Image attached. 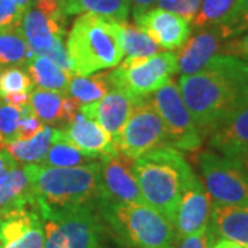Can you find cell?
I'll use <instances>...</instances> for the list:
<instances>
[{
  "label": "cell",
  "mask_w": 248,
  "mask_h": 248,
  "mask_svg": "<svg viewBox=\"0 0 248 248\" xmlns=\"http://www.w3.org/2000/svg\"><path fill=\"white\" fill-rule=\"evenodd\" d=\"M182 99L202 137L248 105V62L218 54L195 75L179 78Z\"/></svg>",
  "instance_id": "cell-1"
},
{
  "label": "cell",
  "mask_w": 248,
  "mask_h": 248,
  "mask_svg": "<svg viewBox=\"0 0 248 248\" xmlns=\"http://www.w3.org/2000/svg\"><path fill=\"white\" fill-rule=\"evenodd\" d=\"M131 171L145 203L174 221L182 190L195 174L182 153L171 146L157 148L131 160Z\"/></svg>",
  "instance_id": "cell-2"
},
{
  "label": "cell",
  "mask_w": 248,
  "mask_h": 248,
  "mask_svg": "<svg viewBox=\"0 0 248 248\" xmlns=\"http://www.w3.org/2000/svg\"><path fill=\"white\" fill-rule=\"evenodd\" d=\"M66 50L73 76H89L117 66L123 61L120 21L94 14H80L66 36Z\"/></svg>",
  "instance_id": "cell-3"
},
{
  "label": "cell",
  "mask_w": 248,
  "mask_h": 248,
  "mask_svg": "<svg viewBox=\"0 0 248 248\" xmlns=\"http://www.w3.org/2000/svg\"><path fill=\"white\" fill-rule=\"evenodd\" d=\"M37 210H61L93 205L99 199V163L78 167H46L27 164Z\"/></svg>",
  "instance_id": "cell-4"
},
{
  "label": "cell",
  "mask_w": 248,
  "mask_h": 248,
  "mask_svg": "<svg viewBox=\"0 0 248 248\" xmlns=\"http://www.w3.org/2000/svg\"><path fill=\"white\" fill-rule=\"evenodd\" d=\"M101 215L131 248H177L172 222L148 204L97 202Z\"/></svg>",
  "instance_id": "cell-5"
},
{
  "label": "cell",
  "mask_w": 248,
  "mask_h": 248,
  "mask_svg": "<svg viewBox=\"0 0 248 248\" xmlns=\"http://www.w3.org/2000/svg\"><path fill=\"white\" fill-rule=\"evenodd\" d=\"M177 72V54L164 51L151 57H125L109 72V80L112 89L122 90L135 102L151 97Z\"/></svg>",
  "instance_id": "cell-6"
},
{
  "label": "cell",
  "mask_w": 248,
  "mask_h": 248,
  "mask_svg": "<svg viewBox=\"0 0 248 248\" xmlns=\"http://www.w3.org/2000/svg\"><path fill=\"white\" fill-rule=\"evenodd\" d=\"M149 98L164 124L167 145L182 152L200 149L203 137L186 108L177 83L170 80Z\"/></svg>",
  "instance_id": "cell-7"
},
{
  "label": "cell",
  "mask_w": 248,
  "mask_h": 248,
  "mask_svg": "<svg viewBox=\"0 0 248 248\" xmlns=\"http://www.w3.org/2000/svg\"><path fill=\"white\" fill-rule=\"evenodd\" d=\"M115 145L122 156L131 160L138 159L157 148L169 146L164 124L152 105L151 98L134 102L131 113L116 138Z\"/></svg>",
  "instance_id": "cell-8"
},
{
  "label": "cell",
  "mask_w": 248,
  "mask_h": 248,
  "mask_svg": "<svg viewBox=\"0 0 248 248\" xmlns=\"http://www.w3.org/2000/svg\"><path fill=\"white\" fill-rule=\"evenodd\" d=\"M203 185L211 202L225 205H248V179L239 166L217 152L199 155Z\"/></svg>",
  "instance_id": "cell-9"
},
{
  "label": "cell",
  "mask_w": 248,
  "mask_h": 248,
  "mask_svg": "<svg viewBox=\"0 0 248 248\" xmlns=\"http://www.w3.org/2000/svg\"><path fill=\"white\" fill-rule=\"evenodd\" d=\"M99 200L109 203L146 204L131 171V159L120 153L99 157Z\"/></svg>",
  "instance_id": "cell-10"
},
{
  "label": "cell",
  "mask_w": 248,
  "mask_h": 248,
  "mask_svg": "<svg viewBox=\"0 0 248 248\" xmlns=\"http://www.w3.org/2000/svg\"><path fill=\"white\" fill-rule=\"evenodd\" d=\"M58 223L69 248H102V225L93 205H76L61 210H39Z\"/></svg>",
  "instance_id": "cell-11"
},
{
  "label": "cell",
  "mask_w": 248,
  "mask_h": 248,
  "mask_svg": "<svg viewBox=\"0 0 248 248\" xmlns=\"http://www.w3.org/2000/svg\"><path fill=\"white\" fill-rule=\"evenodd\" d=\"M211 208L213 202L204 187L203 181L193 174L182 190L172 221L177 241L205 231L210 226Z\"/></svg>",
  "instance_id": "cell-12"
},
{
  "label": "cell",
  "mask_w": 248,
  "mask_h": 248,
  "mask_svg": "<svg viewBox=\"0 0 248 248\" xmlns=\"http://www.w3.org/2000/svg\"><path fill=\"white\" fill-rule=\"evenodd\" d=\"M43 247V219L36 205L0 213V248Z\"/></svg>",
  "instance_id": "cell-13"
},
{
  "label": "cell",
  "mask_w": 248,
  "mask_h": 248,
  "mask_svg": "<svg viewBox=\"0 0 248 248\" xmlns=\"http://www.w3.org/2000/svg\"><path fill=\"white\" fill-rule=\"evenodd\" d=\"M134 21L160 48L169 51L181 48L192 35L189 21L159 7L134 17Z\"/></svg>",
  "instance_id": "cell-14"
},
{
  "label": "cell",
  "mask_w": 248,
  "mask_h": 248,
  "mask_svg": "<svg viewBox=\"0 0 248 248\" xmlns=\"http://www.w3.org/2000/svg\"><path fill=\"white\" fill-rule=\"evenodd\" d=\"M21 28L32 55H45L66 35V16H48L32 3L22 16Z\"/></svg>",
  "instance_id": "cell-15"
},
{
  "label": "cell",
  "mask_w": 248,
  "mask_h": 248,
  "mask_svg": "<svg viewBox=\"0 0 248 248\" xmlns=\"http://www.w3.org/2000/svg\"><path fill=\"white\" fill-rule=\"evenodd\" d=\"M60 131L66 141L94 159L119 153L113 138L101 125L86 117L81 112L75 116L69 123L60 127Z\"/></svg>",
  "instance_id": "cell-16"
},
{
  "label": "cell",
  "mask_w": 248,
  "mask_h": 248,
  "mask_svg": "<svg viewBox=\"0 0 248 248\" xmlns=\"http://www.w3.org/2000/svg\"><path fill=\"white\" fill-rule=\"evenodd\" d=\"M134 101L125 93L112 89L105 97L95 102L81 105L80 112L101 125L116 141L131 113Z\"/></svg>",
  "instance_id": "cell-17"
},
{
  "label": "cell",
  "mask_w": 248,
  "mask_h": 248,
  "mask_svg": "<svg viewBox=\"0 0 248 248\" xmlns=\"http://www.w3.org/2000/svg\"><path fill=\"white\" fill-rule=\"evenodd\" d=\"M223 42L225 40L217 27L196 31L195 35L187 39L177 54L178 72H181L182 76L200 72L215 55L219 54Z\"/></svg>",
  "instance_id": "cell-18"
},
{
  "label": "cell",
  "mask_w": 248,
  "mask_h": 248,
  "mask_svg": "<svg viewBox=\"0 0 248 248\" xmlns=\"http://www.w3.org/2000/svg\"><path fill=\"white\" fill-rule=\"evenodd\" d=\"M210 229L215 239L229 240L248 248V205L213 203Z\"/></svg>",
  "instance_id": "cell-19"
},
{
  "label": "cell",
  "mask_w": 248,
  "mask_h": 248,
  "mask_svg": "<svg viewBox=\"0 0 248 248\" xmlns=\"http://www.w3.org/2000/svg\"><path fill=\"white\" fill-rule=\"evenodd\" d=\"M210 146L225 157L248 151V105L210 134Z\"/></svg>",
  "instance_id": "cell-20"
},
{
  "label": "cell",
  "mask_w": 248,
  "mask_h": 248,
  "mask_svg": "<svg viewBox=\"0 0 248 248\" xmlns=\"http://www.w3.org/2000/svg\"><path fill=\"white\" fill-rule=\"evenodd\" d=\"M27 205H36L32 195L31 177L27 164H17L0 181V213Z\"/></svg>",
  "instance_id": "cell-21"
},
{
  "label": "cell",
  "mask_w": 248,
  "mask_h": 248,
  "mask_svg": "<svg viewBox=\"0 0 248 248\" xmlns=\"http://www.w3.org/2000/svg\"><path fill=\"white\" fill-rule=\"evenodd\" d=\"M27 68L37 89L51 90L66 95L71 75L62 71L47 55H32L27 62Z\"/></svg>",
  "instance_id": "cell-22"
},
{
  "label": "cell",
  "mask_w": 248,
  "mask_h": 248,
  "mask_svg": "<svg viewBox=\"0 0 248 248\" xmlns=\"http://www.w3.org/2000/svg\"><path fill=\"white\" fill-rule=\"evenodd\" d=\"M61 6L66 17L87 13L115 21H127L131 9L130 0H61Z\"/></svg>",
  "instance_id": "cell-23"
},
{
  "label": "cell",
  "mask_w": 248,
  "mask_h": 248,
  "mask_svg": "<svg viewBox=\"0 0 248 248\" xmlns=\"http://www.w3.org/2000/svg\"><path fill=\"white\" fill-rule=\"evenodd\" d=\"M53 131L51 125H45L31 140H14L7 143L4 151L21 164H42L53 141Z\"/></svg>",
  "instance_id": "cell-24"
},
{
  "label": "cell",
  "mask_w": 248,
  "mask_h": 248,
  "mask_svg": "<svg viewBox=\"0 0 248 248\" xmlns=\"http://www.w3.org/2000/svg\"><path fill=\"white\" fill-rule=\"evenodd\" d=\"M112 90L109 72H97L89 76H71L66 95L78 99L81 105L95 102Z\"/></svg>",
  "instance_id": "cell-25"
},
{
  "label": "cell",
  "mask_w": 248,
  "mask_h": 248,
  "mask_svg": "<svg viewBox=\"0 0 248 248\" xmlns=\"http://www.w3.org/2000/svg\"><path fill=\"white\" fill-rule=\"evenodd\" d=\"M91 161H95V159L84 155L76 146H73L71 142L66 141L62 137L60 128H54L53 141L47 155L42 161V166L66 169V167H78L83 164H89Z\"/></svg>",
  "instance_id": "cell-26"
},
{
  "label": "cell",
  "mask_w": 248,
  "mask_h": 248,
  "mask_svg": "<svg viewBox=\"0 0 248 248\" xmlns=\"http://www.w3.org/2000/svg\"><path fill=\"white\" fill-rule=\"evenodd\" d=\"M31 57L21 24L0 31V66H24Z\"/></svg>",
  "instance_id": "cell-27"
},
{
  "label": "cell",
  "mask_w": 248,
  "mask_h": 248,
  "mask_svg": "<svg viewBox=\"0 0 248 248\" xmlns=\"http://www.w3.org/2000/svg\"><path fill=\"white\" fill-rule=\"evenodd\" d=\"M63 94L51 90L33 89L29 95V107L36 117L45 125H54L61 122Z\"/></svg>",
  "instance_id": "cell-28"
},
{
  "label": "cell",
  "mask_w": 248,
  "mask_h": 248,
  "mask_svg": "<svg viewBox=\"0 0 248 248\" xmlns=\"http://www.w3.org/2000/svg\"><path fill=\"white\" fill-rule=\"evenodd\" d=\"M120 42L124 51V58L151 57L159 53V46L146 35L141 28L120 21Z\"/></svg>",
  "instance_id": "cell-29"
},
{
  "label": "cell",
  "mask_w": 248,
  "mask_h": 248,
  "mask_svg": "<svg viewBox=\"0 0 248 248\" xmlns=\"http://www.w3.org/2000/svg\"><path fill=\"white\" fill-rule=\"evenodd\" d=\"M236 1L237 0H202L200 9L190 21V27L199 31L219 25L231 13Z\"/></svg>",
  "instance_id": "cell-30"
},
{
  "label": "cell",
  "mask_w": 248,
  "mask_h": 248,
  "mask_svg": "<svg viewBox=\"0 0 248 248\" xmlns=\"http://www.w3.org/2000/svg\"><path fill=\"white\" fill-rule=\"evenodd\" d=\"M223 40L241 35L248 29V0H237L231 13L217 25Z\"/></svg>",
  "instance_id": "cell-31"
},
{
  "label": "cell",
  "mask_w": 248,
  "mask_h": 248,
  "mask_svg": "<svg viewBox=\"0 0 248 248\" xmlns=\"http://www.w3.org/2000/svg\"><path fill=\"white\" fill-rule=\"evenodd\" d=\"M33 90V81L31 79L28 71H24L22 66H10L4 69L0 78V98L16 94V93H24V91H32Z\"/></svg>",
  "instance_id": "cell-32"
},
{
  "label": "cell",
  "mask_w": 248,
  "mask_h": 248,
  "mask_svg": "<svg viewBox=\"0 0 248 248\" xmlns=\"http://www.w3.org/2000/svg\"><path fill=\"white\" fill-rule=\"evenodd\" d=\"M21 116L22 108L13 107L0 99V151H4L7 143L17 140Z\"/></svg>",
  "instance_id": "cell-33"
},
{
  "label": "cell",
  "mask_w": 248,
  "mask_h": 248,
  "mask_svg": "<svg viewBox=\"0 0 248 248\" xmlns=\"http://www.w3.org/2000/svg\"><path fill=\"white\" fill-rule=\"evenodd\" d=\"M156 3L159 9L177 14L190 22L200 9L202 0H157Z\"/></svg>",
  "instance_id": "cell-34"
},
{
  "label": "cell",
  "mask_w": 248,
  "mask_h": 248,
  "mask_svg": "<svg viewBox=\"0 0 248 248\" xmlns=\"http://www.w3.org/2000/svg\"><path fill=\"white\" fill-rule=\"evenodd\" d=\"M45 127V124L42 123L36 115L32 112V109L28 104L27 107L22 108V116L18 124L17 140H31L32 137H35L42 128Z\"/></svg>",
  "instance_id": "cell-35"
},
{
  "label": "cell",
  "mask_w": 248,
  "mask_h": 248,
  "mask_svg": "<svg viewBox=\"0 0 248 248\" xmlns=\"http://www.w3.org/2000/svg\"><path fill=\"white\" fill-rule=\"evenodd\" d=\"M24 13L14 0H0V31L19 25Z\"/></svg>",
  "instance_id": "cell-36"
},
{
  "label": "cell",
  "mask_w": 248,
  "mask_h": 248,
  "mask_svg": "<svg viewBox=\"0 0 248 248\" xmlns=\"http://www.w3.org/2000/svg\"><path fill=\"white\" fill-rule=\"evenodd\" d=\"M45 229V247L43 248H69L58 223L50 217H42Z\"/></svg>",
  "instance_id": "cell-37"
},
{
  "label": "cell",
  "mask_w": 248,
  "mask_h": 248,
  "mask_svg": "<svg viewBox=\"0 0 248 248\" xmlns=\"http://www.w3.org/2000/svg\"><path fill=\"white\" fill-rule=\"evenodd\" d=\"M219 54L232 55V57H236L248 62V29L241 35L225 40Z\"/></svg>",
  "instance_id": "cell-38"
},
{
  "label": "cell",
  "mask_w": 248,
  "mask_h": 248,
  "mask_svg": "<svg viewBox=\"0 0 248 248\" xmlns=\"http://www.w3.org/2000/svg\"><path fill=\"white\" fill-rule=\"evenodd\" d=\"M45 55H47L51 61L55 62L62 71H65L68 75L73 76V66H72V61L71 58H69V54H68L63 39L57 40Z\"/></svg>",
  "instance_id": "cell-39"
},
{
  "label": "cell",
  "mask_w": 248,
  "mask_h": 248,
  "mask_svg": "<svg viewBox=\"0 0 248 248\" xmlns=\"http://www.w3.org/2000/svg\"><path fill=\"white\" fill-rule=\"evenodd\" d=\"M214 240L215 237L208 226L205 231L200 232V233L186 236L184 239L178 240L177 248H211Z\"/></svg>",
  "instance_id": "cell-40"
},
{
  "label": "cell",
  "mask_w": 248,
  "mask_h": 248,
  "mask_svg": "<svg viewBox=\"0 0 248 248\" xmlns=\"http://www.w3.org/2000/svg\"><path fill=\"white\" fill-rule=\"evenodd\" d=\"M80 108H81V104H80L78 99L69 97V95L63 97V101H62V110H61L62 123L63 124L69 123L72 119L79 113Z\"/></svg>",
  "instance_id": "cell-41"
},
{
  "label": "cell",
  "mask_w": 248,
  "mask_h": 248,
  "mask_svg": "<svg viewBox=\"0 0 248 248\" xmlns=\"http://www.w3.org/2000/svg\"><path fill=\"white\" fill-rule=\"evenodd\" d=\"M29 95H31V91H24V93L10 94V95H6V97L0 98V99L4 101L9 105H13V107L24 108L29 104Z\"/></svg>",
  "instance_id": "cell-42"
},
{
  "label": "cell",
  "mask_w": 248,
  "mask_h": 248,
  "mask_svg": "<svg viewBox=\"0 0 248 248\" xmlns=\"http://www.w3.org/2000/svg\"><path fill=\"white\" fill-rule=\"evenodd\" d=\"M18 163L11 157L7 151H0V181L9 174Z\"/></svg>",
  "instance_id": "cell-43"
},
{
  "label": "cell",
  "mask_w": 248,
  "mask_h": 248,
  "mask_svg": "<svg viewBox=\"0 0 248 248\" xmlns=\"http://www.w3.org/2000/svg\"><path fill=\"white\" fill-rule=\"evenodd\" d=\"M157 0H130V4L133 6V16L137 17L142 13L151 10Z\"/></svg>",
  "instance_id": "cell-44"
},
{
  "label": "cell",
  "mask_w": 248,
  "mask_h": 248,
  "mask_svg": "<svg viewBox=\"0 0 248 248\" xmlns=\"http://www.w3.org/2000/svg\"><path fill=\"white\" fill-rule=\"evenodd\" d=\"M228 159L233 160L237 166H239L241 171L246 174V177L248 179V151L246 152H241L239 155H236V156H233V157H228Z\"/></svg>",
  "instance_id": "cell-45"
},
{
  "label": "cell",
  "mask_w": 248,
  "mask_h": 248,
  "mask_svg": "<svg viewBox=\"0 0 248 248\" xmlns=\"http://www.w3.org/2000/svg\"><path fill=\"white\" fill-rule=\"evenodd\" d=\"M211 248H244V247H241V246L236 244V243H233V241H229V240L217 239V240H214Z\"/></svg>",
  "instance_id": "cell-46"
},
{
  "label": "cell",
  "mask_w": 248,
  "mask_h": 248,
  "mask_svg": "<svg viewBox=\"0 0 248 248\" xmlns=\"http://www.w3.org/2000/svg\"><path fill=\"white\" fill-rule=\"evenodd\" d=\"M14 1H16L18 6L24 10V11H25L28 7H31V6H32V0H14Z\"/></svg>",
  "instance_id": "cell-47"
},
{
  "label": "cell",
  "mask_w": 248,
  "mask_h": 248,
  "mask_svg": "<svg viewBox=\"0 0 248 248\" xmlns=\"http://www.w3.org/2000/svg\"><path fill=\"white\" fill-rule=\"evenodd\" d=\"M3 71H4V68H3V66H0V78H1V73H3Z\"/></svg>",
  "instance_id": "cell-48"
}]
</instances>
